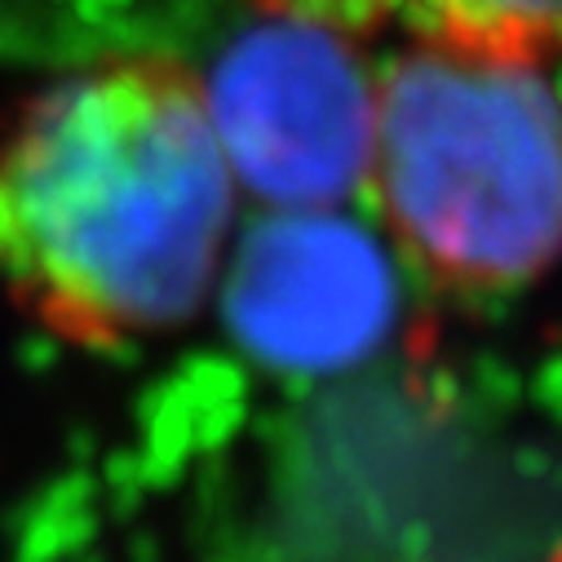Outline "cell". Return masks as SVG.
<instances>
[{
	"instance_id": "cell-6",
	"label": "cell",
	"mask_w": 562,
	"mask_h": 562,
	"mask_svg": "<svg viewBox=\"0 0 562 562\" xmlns=\"http://www.w3.org/2000/svg\"><path fill=\"white\" fill-rule=\"evenodd\" d=\"M261 10L328 27V32L350 36V41H368L372 32L398 27L403 0H261Z\"/></svg>"
},
{
	"instance_id": "cell-1",
	"label": "cell",
	"mask_w": 562,
	"mask_h": 562,
	"mask_svg": "<svg viewBox=\"0 0 562 562\" xmlns=\"http://www.w3.org/2000/svg\"><path fill=\"white\" fill-rule=\"evenodd\" d=\"M235 195L204 76L169 54L85 63L0 137V289L89 350L178 333L222 284Z\"/></svg>"
},
{
	"instance_id": "cell-5",
	"label": "cell",
	"mask_w": 562,
	"mask_h": 562,
	"mask_svg": "<svg viewBox=\"0 0 562 562\" xmlns=\"http://www.w3.org/2000/svg\"><path fill=\"white\" fill-rule=\"evenodd\" d=\"M407 36L549 63L562 54V0H403Z\"/></svg>"
},
{
	"instance_id": "cell-3",
	"label": "cell",
	"mask_w": 562,
	"mask_h": 562,
	"mask_svg": "<svg viewBox=\"0 0 562 562\" xmlns=\"http://www.w3.org/2000/svg\"><path fill=\"white\" fill-rule=\"evenodd\" d=\"M204 93L235 187L270 213H337L368 187L376 71L359 41L266 14Z\"/></svg>"
},
{
	"instance_id": "cell-2",
	"label": "cell",
	"mask_w": 562,
	"mask_h": 562,
	"mask_svg": "<svg viewBox=\"0 0 562 562\" xmlns=\"http://www.w3.org/2000/svg\"><path fill=\"white\" fill-rule=\"evenodd\" d=\"M368 191L439 289L536 284L562 261V93L544 63L412 36L376 67Z\"/></svg>"
},
{
	"instance_id": "cell-4",
	"label": "cell",
	"mask_w": 562,
	"mask_h": 562,
	"mask_svg": "<svg viewBox=\"0 0 562 562\" xmlns=\"http://www.w3.org/2000/svg\"><path fill=\"white\" fill-rule=\"evenodd\" d=\"M222 279L235 337L274 368L363 359L394 311L381 252L337 213H270Z\"/></svg>"
},
{
	"instance_id": "cell-7",
	"label": "cell",
	"mask_w": 562,
	"mask_h": 562,
	"mask_svg": "<svg viewBox=\"0 0 562 562\" xmlns=\"http://www.w3.org/2000/svg\"><path fill=\"white\" fill-rule=\"evenodd\" d=\"M549 562H562V544H558V553H553V558H549Z\"/></svg>"
}]
</instances>
